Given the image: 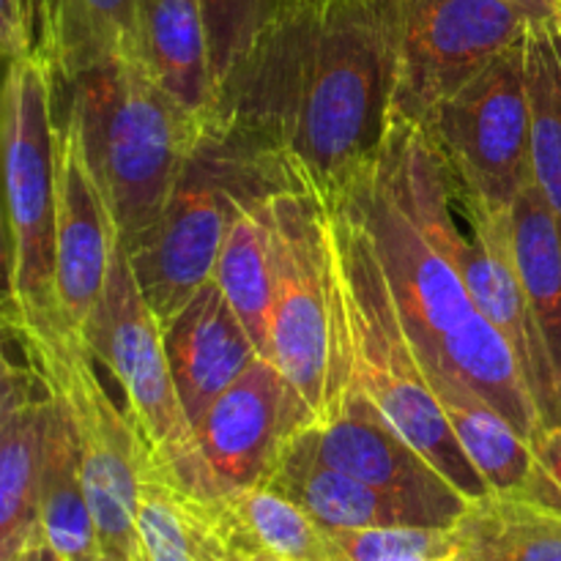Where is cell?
<instances>
[{"label": "cell", "instance_id": "1", "mask_svg": "<svg viewBox=\"0 0 561 561\" xmlns=\"http://www.w3.org/2000/svg\"><path fill=\"white\" fill-rule=\"evenodd\" d=\"M394 49L367 0H274L217 113L327 206L365 175L394 110Z\"/></svg>", "mask_w": 561, "mask_h": 561}, {"label": "cell", "instance_id": "2", "mask_svg": "<svg viewBox=\"0 0 561 561\" xmlns=\"http://www.w3.org/2000/svg\"><path fill=\"white\" fill-rule=\"evenodd\" d=\"M345 197L370 230L427 381L469 383L531 442L542 427L540 411L513 348L460 274L453 179L427 131L392 118L381 151Z\"/></svg>", "mask_w": 561, "mask_h": 561}, {"label": "cell", "instance_id": "3", "mask_svg": "<svg viewBox=\"0 0 561 561\" xmlns=\"http://www.w3.org/2000/svg\"><path fill=\"white\" fill-rule=\"evenodd\" d=\"M327 247L337 332L327 403L351 381L463 496L491 493L433 394L370 230L348 197L327 206Z\"/></svg>", "mask_w": 561, "mask_h": 561}, {"label": "cell", "instance_id": "4", "mask_svg": "<svg viewBox=\"0 0 561 561\" xmlns=\"http://www.w3.org/2000/svg\"><path fill=\"white\" fill-rule=\"evenodd\" d=\"M64 85V115L80 135L121 244L131 252L157 225L211 115L181 107L131 55H115Z\"/></svg>", "mask_w": 561, "mask_h": 561}, {"label": "cell", "instance_id": "5", "mask_svg": "<svg viewBox=\"0 0 561 561\" xmlns=\"http://www.w3.org/2000/svg\"><path fill=\"white\" fill-rule=\"evenodd\" d=\"M283 190L294 184L277 157L214 110L157 225L129 252L140 290L162 327L211 283L236 214Z\"/></svg>", "mask_w": 561, "mask_h": 561}, {"label": "cell", "instance_id": "6", "mask_svg": "<svg viewBox=\"0 0 561 561\" xmlns=\"http://www.w3.org/2000/svg\"><path fill=\"white\" fill-rule=\"evenodd\" d=\"M3 327L69 414L99 548L115 559L137 561L142 444L124 405L110 398L85 340L64 318H3Z\"/></svg>", "mask_w": 561, "mask_h": 561}, {"label": "cell", "instance_id": "7", "mask_svg": "<svg viewBox=\"0 0 561 561\" xmlns=\"http://www.w3.org/2000/svg\"><path fill=\"white\" fill-rule=\"evenodd\" d=\"M55 82L58 75L42 49L11 58L5 69L0 115L5 175L3 318L20 321H47L58 316Z\"/></svg>", "mask_w": 561, "mask_h": 561}, {"label": "cell", "instance_id": "8", "mask_svg": "<svg viewBox=\"0 0 561 561\" xmlns=\"http://www.w3.org/2000/svg\"><path fill=\"white\" fill-rule=\"evenodd\" d=\"M80 334L121 389V405L142 444V469L175 485L192 460L195 427L175 392L164 327L140 290L124 244L115 250L99 305Z\"/></svg>", "mask_w": 561, "mask_h": 561}, {"label": "cell", "instance_id": "9", "mask_svg": "<svg viewBox=\"0 0 561 561\" xmlns=\"http://www.w3.org/2000/svg\"><path fill=\"white\" fill-rule=\"evenodd\" d=\"M526 42L529 33L449 93L422 124L455 197L471 206L510 211L535 184Z\"/></svg>", "mask_w": 561, "mask_h": 561}, {"label": "cell", "instance_id": "10", "mask_svg": "<svg viewBox=\"0 0 561 561\" xmlns=\"http://www.w3.org/2000/svg\"><path fill=\"white\" fill-rule=\"evenodd\" d=\"M394 49V118L427 115L529 33L513 0H367Z\"/></svg>", "mask_w": 561, "mask_h": 561}, {"label": "cell", "instance_id": "11", "mask_svg": "<svg viewBox=\"0 0 561 561\" xmlns=\"http://www.w3.org/2000/svg\"><path fill=\"white\" fill-rule=\"evenodd\" d=\"M272 219L274 299L268 359L318 420L327 409L337 351L327 203L301 190L274 192Z\"/></svg>", "mask_w": 561, "mask_h": 561}, {"label": "cell", "instance_id": "12", "mask_svg": "<svg viewBox=\"0 0 561 561\" xmlns=\"http://www.w3.org/2000/svg\"><path fill=\"white\" fill-rule=\"evenodd\" d=\"M312 420V411L279 367L257 356L197 422L190 466L170 488L186 502L214 504L261 485L285 442Z\"/></svg>", "mask_w": 561, "mask_h": 561}, {"label": "cell", "instance_id": "13", "mask_svg": "<svg viewBox=\"0 0 561 561\" xmlns=\"http://www.w3.org/2000/svg\"><path fill=\"white\" fill-rule=\"evenodd\" d=\"M318 458L343 474L356 477L378 491L420 510L438 529H453L471 499L463 496L370 398L345 381L323 414L305 427Z\"/></svg>", "mask_w": 561, "mask_h": 561}, {"label": "cell", "instance_id": "14", "mask_svg": "<svg viewBox=\"0 0 561 561\" xmlns=\"http://www.w3.org/2000/svg\"><path fill=\"white\" fill-rule=\"evenodd\" d=\"M460 214V236L455 244L460 274L469 285L471 299L477 301L488 321L499 329L518 359L526 378L542 427L561 420V383L553 370L551 354L535 321L518 266L513 255L510 236V211L471 206L455 197Z\"/></svg>", "mask_w": 561, "mask_h": 561}, {"label": "cell", "instance_id": "15", "mask_svg": "<svg viewBox=\"0 0 561 561\" xmlns=\"http://www.w3.org/2000/svg\"><path fill=\"white\" fill-rule=\"evenodd\" d=\"M55 186L58 316L80 332L99 305L121 239L102 190L88 168L80 135L66 115L55 121Z\"/></svg>", "mask_w": 561, "mask_h": 561}, {"label": "cell", "instance_id": "16", "mask_svg": "<svg viewBox=\"0 0 561 561\" xmlns=\"http://www.w3.org/2000/svg\"><path fill=\"white\" fill-rule=\"evenodd\" d=\"M164 351L175 392L192 427L261 356L214 279L164 323Z\"/></svg>", "mask_w": 561, "mask_h": 561}, {"label": "cell", "instance_id": "17", "mask_svg": "<svg viewBox=\"0 0 561 561\" xmlns=\"http://www.w3.org/2000/svg\"><path fill=\"white\" fill-rule=\"evenodd\" d=\"M47 409L49 389L25 351L20 362L5 356L0 383V561H14L42 535L38 471Z\"/></svg>", "mask_w": 561, "mask_h": 561}, {"label": "cell", "instance_id": "18", "mask_svg": "<svg viewBox=\"0 0 561 561\" xmlns=\"http://www.w3.org/2000/svg\"><path fill=\"white\" fill-rule=\"evenodd\" d=\"M186 504L219 546L247 561H343L332 531L268 482L214 504Z\"/></svg>", "mask_w": 561, "mask_h": 561}, {"label": "cell", "instance_id": "19", "mask_svg": "<svg viewBox=\"0 0 561 561\" xmlns=\"http://www.w3.org/2000/svg\"><path fill=\"white\" fill-rule=\"evenodd\" d=\"M131 58L190 113L217 110L203 0H135Z\"/></svg>", "mask_w": 561, "mask_h": 561}, {"label": "cell", "instance_id": "20", "mask_svg": "<svg viewBox=\"0 0 561 561\" xmlns=\"http://www.w3.org/2000/svg\"><path fill=\"white\" fill-rule=\"evenodd\" d=\"M263 482L305 507L327 529H392V526H433L420 510L378 491L356 477L323 463L310 447L305 427L285 442Z\"/></svg>", "mask_w": 561, "mask_h": 561}, {"label": "cell", "instance_id": "21", "mask_svg": "<svg viewBox=\"0 0 561 561\" xmlns=\"http://www.w3.org/2000/svg\"><path fill=\"white\" fill-rule=\"evenodd\" d=\"M453 561H561V513L524 493L471 499L453 526Z\"/></svg>", "mask_w": 561, "mask_h": 561}, {"label": "cell", "instance_id": "22", "mask_svg": "<svg viewBox=\"0 0 561 561\" xmlns=\"http://www.w3.org/2000/svg\"><path fill=\"white\" fill-rule=\"evenodd\" d=\"M38 524L49 546L64 561H82L102 551L96 524L88 507L75 427L64 403L53 392H49L42 471H38Z\"/></svg>", "mask_w": 561, "mask_h": 561}, {"label": "cell", "instance_id": "23", "mask_svg": "<svg viewBox=\"0 0 561 561\" xmlns=\"http://www.w3.org/2000/svg\"><path fill=\"white\" fill-rule=\"evenodd\" d=\"M211 279L241 318L255 348L268 359L274 299L272 195L247 203L236 214Z\"/></svg>", "mask_w": 561, "mask_h": 561}, {"label": "cell", "instance_id": "24", "mask_svg": "<svg viewBox=\"0 0 561 561\" xmlns=\"http://www.w3.org/2000/svg\"><path fill=\"white\" fill-rule=\"evenodd\" d=\"M433 394L455 438L493 493H520L529 485L531 442L477 389L458 378H433Z\"/></svg>", "mask_w": 561, "mask_h": 561}, {"label": "cell", "instance_id": "25", "mask_svg": "<svg viewBox=\"0 0 561 561\" xmlns=\"http://www.w3.org/2000/svg\"><path fill=\"white\" fill-rule=\"evenodd\" d=\"M135 0H44L42 53L53 64L58 82L82 71L131 55Z\"/></svg>", "mask_w": 561, "mask_h": 561}, {"label": "cell", "instance_id": "26", "mask_svg": "<svg viewBox=\"0 0 561 561\" xmlns=\"http://www.w3.org/2000/svg\"><path fill=\"white\" fill-rule=\"evenodd\" d=\"M510 236L526 299L561 383V233L535 184L510 211Z\"/></svg>", "mask_w": 561, "mask_h": 561}, {"label": "cell", "instance_id": "27", "mask_svg": "<svg viewBox=\"0 0 561 561\" xmlns=\"http://www.w3.org/2000/svg\"><path fill=\"white\" fill-rule=\"evenodd\" d=\"M526 69L531 99V175L561 233V16L529 27Z\"/></svg>", "mask_w": 561, "mask_h": 561}, {"label": "cell", "instance_id": "28", "mask_svg": "<svg viewBox=\"0 0 561 561\" xmlns=\"http://www.w3.org/2000/svg\"><path fill=\"white\" fill-rule=\"evenodd\" d=\"M343 561H453V529L392 526V529H329Z\"/></svg>", "mask_w": 561, "mask_h": 561}, {"label": "cell", "instance_id": "29", "mask_svg": "<svg viewBox=\"0 0 561 561\" xmlns=\"http://www.w3.org/2000/svg\"><path fill=\"white\" fill-rule=\"evenodd\" d=\"M211 42V77L217 96L244 60L272 16L274 0H203Z\"/></svg>", "mask_w": 561, "mask_h": 561}, {"label": "cell", "instance_id": "30", "mask_svg": "<svg viewBox=\"0 0 561 561\" xmlns=\"http://www.w3.org/2000/svg\"><path fill=\"white\" fill-rule=\"evenodd\" d=\"M531 455H535V469L529 485L520 493L561 513V420L535 433Z\"/></svg>", "mask_w": 561, "mask_h": 561}, {"label": "cell", "instance_id": "31", "mask_svg": "<svg viewBox=\"0 0 561 561\" xmlns=\"http://www.w3.org/2000/svg\"><path fill=\"white\" fill-rule=\"evenodd\" d=\"M44 0H0V44L5 60L42 47Z\"/></svg>", "mask_w": 561, "mask_h": 561}, {"label": "cell", "instance_id": "32", "mask_svg": "<svg viewBox=\"0 0 561 561\" xmlns=\"http://www.w3.org/2000/svg\"><path fill=\"white\" fill-rule=\"evenodd\" d=\"M184 499V496H181ZM186 502V499H184ZM186 510H190V520H192V537H195V559L197 561H247L241 557H236V553H230L228 548L219 546L217 540H214L211 535L206 531V526L201 524V520L195 518V513H192V507L186 504Z\"/></svg>", "mask_w": 561, "mask_h": 561}, {"label": "cell", "instance_id": "33", "mask_svg": "<svg viewBox=\"0 0 561 561\" xmlns=\"http://www.w3.org/2000/svg\"><path fill=\"white\" fill-rule=\"evenodd\" d=\"M515 5L526 11L535 22H548L559 20L561 16V3L559 0H513Z\"/></svg>", "mask_w": 561, "mask_h": 561}, {"label": "cell", "instance_id": "34", "mask_svg": "<svg viewBox=\"0 0 561 561\" xmlns=\"http://www.w3.org/2000/svg\"><path fill=\"white\" fill-rule=\"evenodd\" d=\"M14 561H64V559L55 553V548L49 546L47 537H44V531H42V535L33 537V540L22 548L20 557H16Z\"/></svg>", "mask_w": 561, "mask_h": 561}, {"label": "cell", "instance_id": "35", "mask_svg": "<svg viewBox=\"0 0 561 561\" xmlns=\"http://www.w3.org/2000/svg\"><path fill=\"white\" fill-rule=\"evenodd\" d=\"M82 561H129V559H115V557H110V553L99 551V553H93V557H88V559H82Z\"/></svg>", "mask_w": 561, "mask_h": 561}]
</instances>
